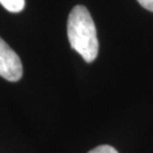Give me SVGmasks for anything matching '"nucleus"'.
<instances>
[{
    "label": "nucleus",
    "mask_w": 153,
    "mask_h": 153,
    "mask_svg": "<svg viewBox=\"0 0 153 153\" xmlns=\"http://www.w3.org/2000/svg\"><path fill=\"white\" fill-rule=\"evenodd\" d=\"M67 34L71 49L82 56L86 62L98 57L99 41L92 16L84 6H75L68 16Z\"/></svg>",
    "instance_id": "nucleus-1"
},
{
    "label": "nucleus",
    "mask_w": 153,
    "mask_h": 153,
    "mask_svg": "<svg viewBox=\"0 0 153 153\" xmlns=\"http://www.w3.org/2000/svg\"><path fill=\"white\" fill-rule=\"evenodd\" d=\"M22 75L23 66L18 55L0 38V76L9 82H17Z\"/></svg>",
    "instance_id": "nucleus-2"
},
{
    "label": "nucleus",
    "mask_w": 153,
    "mask_h": 153,
    "mask_svg": "<svg viewBox=\"0 0 153 153\" xmlns=\"http://www.w3.org/2000/svg\"><path fill=\"white\" fill-rule=\"evenodd\" d=\"M137 1L145 9H148V10L153 13V0H137Z\"/></svg>",
    "instance_id": "nucleus-5"
},
{
    "label": "nucleus",
    "mask_w": 153,
    "mask_h": 153,
    "mask_svg": "<svg viewBox=\"0 0 153 153\" xmlns=\"http://www.w3.org/2000/svg\"><path fill=\"white\" fill-rule=\"evenodd\" d=\"M88 153H118V151L110 145H100V146L94 148Z\"/></svg>",
    "instance_id": "nucleus-4"
},
{
    "label": "nucleus",
    "mask_w": 153,
    "mask_h": 153,
    "mask_svg": "<svg viewBox=\"0 0 153 153\" xmlns=\"http://www.w3.org/2000/svg\"><path fill=\"white\" fill-rule=\"evenodd\" d=\"M2 7L11 13H19L24 9L25 0H0Z\"/></svg>",
    "instance_id": "nucleus-3"
}]
</instances>
